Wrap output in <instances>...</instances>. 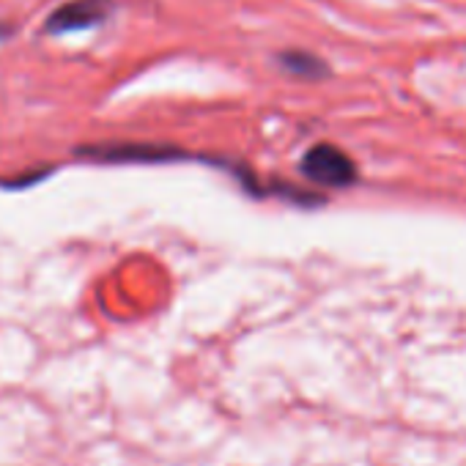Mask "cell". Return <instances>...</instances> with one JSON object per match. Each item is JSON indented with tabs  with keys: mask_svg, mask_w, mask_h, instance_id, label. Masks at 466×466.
I'll return each mask as SVG.
<instances>
[{
	"mask_svg": "<svg viewBox=\"0 0 466 466\" xmlns=\"http://www.w3.org/2000/svg\"><path fill=\"white\" fill-rule=\"evenodd\" d=\"M15 34V28L9 25V23H4V20H0V42H6L9 36Z\"/></svg>",
	"mask_w": 466,
	"mask_h": 466,
	"instance_id": "cell-5",
	"label": "cell"
},
{
	"mask_svg": "<svg viewBox=\"0 0 466 466\" xmlns=\"http://www.w3.org/2000/svg\"><path fill=\"white\" fill-rule=\"evenodd\" d=\"M302 173L305 178L324 187H349L357 181V165L332 143H319L308 148V154L302 157Z\"/></svg>",
	"mask_w": 466,
	"mask_h": 466,
	"instance_id": "cell-3",
	"label": "cell"
},
{
	"mask_svg": "<svg viewBox=\"0 0 466 466\" xmlns=\"http://www.w3.org/2000/svg\"><path fill=\"white\" fill-rule=\"evenodd\" d=\"M116 4L113 0H69V4L58 6L47 23H45V34L50 36H66V34H80V31H91L99 28L110 20Z\"/></svg>",
	"mask_w": 466,
	"mask_h": 466,
	"instance_id": "cell-2",
	"label": "cell"
},
{
	"mask_svg": "<svg viewBox=\"0 0 466 466\" xmlns=\"http://www.w3.org/2000/svg\"><path fill=\"white\" fill-rule=\"evenodd\" d=\"M80 157L94 162H113V165H154V162H176L187 159L184 151L159 143H99L77 148Z\"/></svg>",
	"mask_w": 466,
	"mask_h": 466,
	"instance_id": "cell-1",
	"label": "cell"
},
{
	"mask_svg": "<svg viewBox=\"0 0 466 466\" xmlns=\"http://www.w3.org/2000/svg\"><path fill=\"white\" fill-rule=\"evenodd\" d=\"M278 66L283 72H289L291 77H299V80H321V77L329 75V66L319 56H313L308 50H283V53H278Z\"/></svg>",
	"mask_w": 466,
	"mask_h": 466,
	"instance_id": "cell-4",
	"label": "cell"
}]
</instances>
